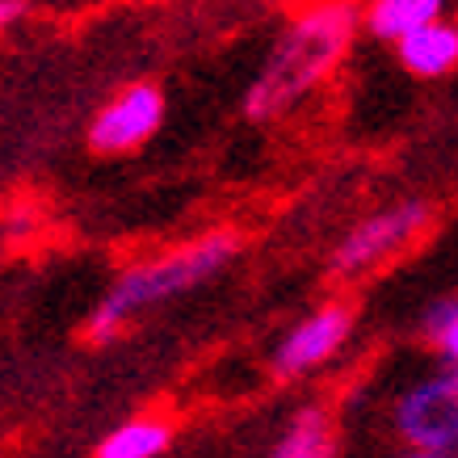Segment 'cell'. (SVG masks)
Segmentation results:
<instances>
[{
  "label": "cell",
  "instance_id": "3957f363",
  "mask_svg": "<svg viewBox=\"0 0 458 458\" xmlns=\"http://www.w3.org/2000/svg\"><path fill=\"white\" fill-rule=\"evenodd\" d=\"M433 223V207L420 198H403L395 207H383L375 215H366L349 227L341 244L328 257V269L336 278H361L378 265H387L391 257H400L408 244H417Z\"/></svg>",
  "mask_w": 458,
  "mask_h": 458
},
{
  "label": "cell",
  "instance_id": "8992f818",
  "mask_svg": "<svg viewBox=\"0 0 458 458\" xmlns=\"http://www.w3.org/2000/svg\"><path fill=\"white\" fill-rule=\"evenodd\" d=\"M168 101L165 89L152 81H135L118 89L89 123V148L98 156H126L140 152L143 143L156 140V131L165 126Z\"/></svg>",
  "mask_w": 458,
  "mask_h": 458
},
{
  "label": "cell",
  "instance_id": "7a4b0ae2",
  "mask_svg": "<svg viewBox=\"0 0 458 458\" xmlns=\"http://www.w3.org/2000/svg\"><path fill=\"white\" fill-rule=\"evenodd\" d=\"M240 249H244V236L236 227H215V232H202V236L185 240V244H173V249L156 252V257L126 265L110 291L101 294V303L84 319V341H93V345L118 341L143 311L219 278L223 269L240 257Z\"/></svg>",
  "mask_w": 458,
  "mask_h": 458
},
{
  "label": "cell",
  "instance_id": "4fadbf2b",
  "mask_svg": "<svg viewBox=\"0 0 458 458\" xmlns=\"http://www.w3.org/2000/svg\"><path fill=\"white\" fill-rule=\"evenodd\" d=\"M395 458H458V450H454V454H433V450H400Z\"/></svg>",
  "mask_w": 458,
  "mask_h": 458
},
{
  "label": "cell",
  "instance_id": "5b68a950",
  "mask_svg": "<svg viewBox=\"0 0 458 458\" xmlns=\"http://www.w3.org/2000/svg\"><path fill=\"white\" fill-rule=\"evenodd\" d=\"M353 324H358V311L345 299H328L324 307L307 311L294 328L282 333V341L269 353V370L278 383H299V378L316 375L319 366L328 361L349 345L353 336Z\"/></svg>",
  "mask_w": 458,
  "mask_h": 458
},
{
  "label": "cell",
  "instance_id": "8fae6325",
  "mask_svg": "<svg viewBox=\"0 0 458 458\" xmlns=\"http://www.w3.org/2000/svg\"><path fill=\"white\" fill-rule=\"evenodd\" d=\"M420 333L445 366H458V294H445V299L429 303V311L420 319Z\"/></svg>",
  "mask_w": 458,
  "mask_h": 458
},
{
  "label": "cell",
  "instance_id": "30bf717a",
  "mask_svg": "<svg viewBox=\"0 0 458 458\" xmlns=\"http://www.w3.org/2000/svg\"><path fill=\"white\" fill-rule=\"evenodd\" d=\"M445 17V0H366L361 9V21H366V34L378 42H395L412 30L429 26Z\"/></svg>",
  "mask_w": 458,
  "mask_h": 458
},
{
  "label": "cell",
  "instance_id": "ba28073f",
  "mask_svg": "<svg viewBox=\"0 0 458 458\" xmlns=\"http://www.w3.org/2000/svg\"><path fill=\"white\" fill-rule=\"evenodd\" d=\"M177 437V425L165 412H140V417L114 425L98 442L93 458H160Z\"/></svg>",
  "mask_w": 458,
  "mask_h": 458
},
{
  "label": "cell",
  "instance_id": "277c9868",
  "mask_svg": "<svg viewBox=\"0 0 458 458\" xmlns=\"http://www.w3.org/2000/svg\"><path fill=\"white\" fill-rule=\"evenodd\" d=\"M391 429L403 450H433L454 454L458 450V378L445 366L437 375H420L417 383L391 400Z\"/></svg>",
  "mask_w": 458,
  "mask_h": 458
},
{
  "label": "cell",
  "instance_id": "5bb4252c",
  "mask_svg": "<svg viewBox=\"0 0 458 458\" xmlns=\"http://www.w3.org/2000/svg\"><path fill=\"white\" fill-rule=\"evenodd\" d=\"M450 370H454V378H458V366H450Z\"/></svg>",
  "mask_w": 458,
  "mask_h": 458
},
{
  "label": "cell",
  "instance_id": "6da1fadb",
  "mask_svg": "<svg viewBox=\"0 0 458 458\" xmlns=\"http://www.w3.org/2000/svg\"><path fill=\"white\" fill-rule=\"evenodd\" d=\"M361 9L353 0H311L291 17V26L282 30L274 42L269 59L252 76L244 93V114L252 123H274L282 114H291L303 98H311L319 84L328 81L349 47L358 38Z\"/></svg>",
  "mask_w": 458,
  "mask_h": 458
},
{
  "label": "cell",
  "instance_id": "52a82bcc",
  "mask_svg": "<svg viewBox=\"0 0 458 458\" xmlns=\"http://www.w3.org/2000/svg\"><path fill=\"white\" fill-rule=\"evenodd\" d=\"M395 59L403 72H412L420 81H437L458 68V21L437 17L429 26L412 30L395 42Z\"/></svg>",
  "mask_w": 458,
  "mask_h": 458
},
{
  "label": "cell",
  "instance_id": "7c38bea8",
  "mask_svg": "<svg viewBox=\"0 0 458 458\" xmlns=\"http://www.w3.org/2000/svg\"><path fill=\"white\" fill-rule=\"evenodd\" d=\"M21 17H26V0H0V34L13 30Z\"/></svg>",
  "mask_w": 458,
  "mask_h": 458
},
{
  "label": "cell",
  "instance_id": "9c48e42d",
  "mask_svg": "<svg viewBox=\"0 0 458 458\" xmlns=\"http://www.w3.org/2000/svg\"><path fill=\"white\" fill-rule=\"evenodd\" d=\"M269 458H336V429L328 408L319 403H303L291 420L282 437L274 442Z\"/></svg>",
  "mask_w": 458,
  "mask_h": 458
}]
</instances>
